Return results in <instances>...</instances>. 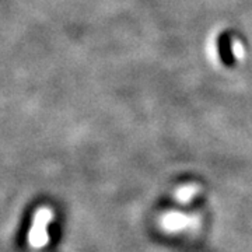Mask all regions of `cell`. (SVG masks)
<instances>
[{"instance_id":"cell-2","label":"cell","mask_w":252,"mask_h":252,"mask_svg":"<svg viewBox=\"0 0 252 252\" xmlns=\"http://www.w3.org/2000/svg\"><path fill=\"white\" fill-rule=\"evenodd\" d=\"M217 51H219V58L225 67H228V69L234 67L237 61H235L234 51H233V39H231L230 32L224 31L219 35V38H217Z\"/></svg>"},{"instance_id":"cell-1","label":"cell","mask_w":252,"mask_h":252,"mask_svg":"<svg viewBox=\"0 0 252 252\" xmlns=\"http://www.w3.org/2000/svg\"><path fill=\"white\" fill-rule=\"evenodd\" d=\"M52 220V210L48 207H39L36 210L32 225L28 234V243L34 248H42L48 244V224Z\"/></svg>"}]
</instances>
